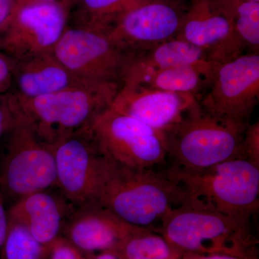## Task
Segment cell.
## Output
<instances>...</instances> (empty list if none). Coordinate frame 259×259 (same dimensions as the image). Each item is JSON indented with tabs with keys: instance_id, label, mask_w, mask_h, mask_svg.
Returning <instances> with one entry per match:
<instances>
[{
	"instance_id": "9c48e42d",
	"label": "cell",
	"mask_w": 259,
	"mask_h": 259,
	"mask_svg": "<svg viewBox=\"0 0 259 259\" xmlns=\"http://www.w3.org/2000/svg\"><path fill=\"white\" fill-rule=\"evenodd\" d=\"M197 100L209 115L249 123L259 100V53L217 64L210 85Z\"/></svg>"
},
{
	"instance_id": "9a60e30c",
	"label": "cell",
	"mask_w": 259,
	"mask_h": 259,
	"mask_svg": "<svg viewBox=\"0 0 259 259\" xmlns=\"http://www.w3.org/2000/svg\"><path fill=\"white\" fill-rule=\"evenodd\" d=\"M195 101V97L189 94L125 83L110 107L161 131L178 122Z\"/></svg>"
},
{
	"instance_id": "52a82bcc",
	"label": "cell",
	"mask_w": 259,
	"mask_h": 259,
	"mask_svg": "<svg viewBox=\"0 0 259 259\" xmlns=\"http://www.w3.org/2000/svg\"><path fill=\"white\" fill-rule=\"evenodd\" d=\"M57 189L74 207L97 202L110 160L102 153L90 125L51 145Z\"/></svg>"
},
{
	"instance_id": "603a6c76",
	"label": "cell",
	"mask_w": 259,
	"mask_h": 259,
	"mask_svg": "<svg viewBox=\"0 0 259 259\" xmlns=\"http://www.w3.org/2000/svg\"><path fill=\"white\" fill-rule=\"evenodd\" d=\"M233 28L245 54L259 53V3L245 2L237 8Z\"/></svg>"
},
{
	"instance_id": "277c9868",
	"label": "cell",
	"mask_w": 259,
	"mask_h": 259,
	"mask_svg": "<svg viewBox=\"0 0 259 259\" xmlns=\"http://www.w3.org/2000/svg\"><path fill=\"white\" fill-rule=\"evenodd\" d=\"M121 85L91 81L58 93L24 98L9 92L8 102L49 146L87 127L110 107Z\"/></svg>"
},
{
	"instance_id": "5bb4252c",
	"label": "cell",
	"mask_w": 259,
	"mask_h": 259,
	"mask_svg": "<svg viewBox=\"0 0 259 259\" xmlns=\"http://www.w3.org/2000/svg\"><path fill=\"white\" fill-rule=\"evenodd\" d=\"M146 229L131 226L93 202L76 207L65 222L62 232L64 238L83 253H95L118 249L129 237Z\"/></svg>"
},
{
	"instance_id": "d6a6232c",
	"label": "cell",
	"mask_w": 259,
	"mask_h": 259,
	"mask_svg": "<svg viewBox=\"0 0 259 259\" xmlns=\"http://www.w3.org/2000/svg\"><path fill=\"white\" fill-rule=\"evenodd\" d=\"M93 259H125L117 249L100 252Z\"/></svg>"
},
{
	"instance_id": "ac0fdd59",
	"label": "cell",
	"mask_w": 259,
	"mask_h": 259,
	"mask_svg": "<svg viewBox=\"0 0 259 259\" xmlns=\"http://www.w3.org/2000/svg\"><path fill=\"white\" fill-rule=\"evenodd\" d=\"M216 66L217 64L208 62L151 70L125 76L122 83H137L171 93L189 94L197 100L210 85Z\"/></svg>"
},
{
	"instance_id": "44dd1931",
	"label": "cell",
	"mask_w": 259,
	"mask_h": 259,
	"mask_svg": "<svg viewBox=\"0 0 259 259\" xmlns=\"http://www.w3.org/2000/svg\"><path fill=\"white\" fill-rule=\"evenodd\" d=\"M125 259H182V253L149 229L129 237L117 249Z\"/></svg>"
},
{
	"instance_id": "3957f363",
	"label": "cell",
	"mask_w": 259,
	"mask_h": 259,
	"mask_svg": "<svg viewBox=\"0 0 259 259\" xmlns=\"http://www.w3.org/2000/svg\"><path fill=\"white\" fill-rule=\"evenodd\" d=\"M249 124L209 115L196 100L178 122L160 131L168 166L199 170L237 158L245 159L243 141Z\"/></svg>"
},
{
	"instance_id": "d6986e66",
	"label": "cell",
	"mask_w": 259,
	"mask_h": 259,
	"mask_svg": "<svg viewBox=\"0 0 259 259\" xmlns=\"http://www.w3.org/2000/svg\"><path fill=\"white\" fill-rule=\"evenodd\" d=\"M125 55L121 81L125 76L144 71L210 62L205 51L178 38Z\"/></svg>"
},
{
	"instance_id": "f1b7e54d",
	"label": "cell",
	"mask_w": 259,
	"mask_h": 259,
	"mask_svg": "<svg viewBox=\"0 0 259 259\" xmlns=\"http://www.w3.org/2000/svg\"><path fill=\"white\" fill-rule=\"evenodd\" d=\"M5 204L0 192V259H4V246L8 229V214Z\"/></svg>"
},
{
	"instance_id": "83f0119b",
	"label": "cell",
	"mask_w": 259,
	"mask_h": 259,
	"mask_svg": "<svg viewBox=\"0 0 259 259\" xmlns=\"http://www.w3.org/2000/svg\"><path fill=\"white\" fill-rule=\"evenodd\" d=\"M17 0H0V33L5 30L14 15Z\"/></svg>"
},
{
	"instance_id": "cb8c5ba5",
	"label": "cell",
	"mask_w": 259,
	"mask_h": 259,
	"mask_svg": "<svg viewBox=\"0 0 259 259\" xmlns=\"http://www.w3.org/2000/svg\"><path fill=\"white\" fill-rule=\"evenodd\" d=\"M243 152L247 161L259 168V122L249 124L243 141Z\"/></svg>"
},
{
	"instance_id": "d4e9b609",
	"label": "cell",
	"mask_w": 259,
	"mask_h": 259,
	"mask_svg": "<svg viewBox=\"0 0 259 259\" xmlns=\"http://www.w3.org/2000/svg\"><path fill=\"white\" fill-rule=\"evenodd\" d=\"M83 251L74 246L64 237H59L49 248L50 259H88Z\"/></svg>"
},
{
	"instance_id": "1f68e13d",
	"label": "cell",
	"mask_w": 259,
	"mask_h": 259,
	"mask_svg": "<svg viewBox=\"0 0 259 259\" xmlns=\"http://www.w3.org/2000/svg\"><path fill=\"white\" fill-rule=\"evenodd\" d=\"M63 0H17L16 11L20 8H23L25 6H30V5L51 4V3H59Z\"/></svg>"
},
{
	"instance_id": "2e32d148",
	"label": "cell",
	"mask_w": 259,
	"mask_h": 259,
	"mask_svg": "<svg viewBox=\"0 0 259 259\" xmlns=\"http://www.w3.org/2000/svg\"><path fill=\"white\" fill-rule=\"evenodd\" d=\"M76 208L58 189H50L28 194L12 204L8 219L26 227L35 239L49 249Z\"/></svg>"
},
{
	"instance_id": "836d02e7",
	"label": "cell",
	"mask_w": 259,
	"mask_h": 259,
	"mask_svg": "<svg viewBox=\"0 0 259 259\" xmlns=\"http://www.w3.org/2000/svg\"><path fill=\"white\" fill-rule=\"evenodd\" d=\"M193 1H194V0H193ZM207 1H209V0H207Z\"/></svg>"
},
{
	"instance_id": "4fadbf2b",
	"label": "cell",
	"mask_w": 259,
	"mask_h": 259,
	"mask_svg": "<svg viewBox=\"0 0 259 259\" xmlns=\"http://www.w3.org/2000/svg\"><path fill=\"white\" fill-rule=\"evenodd\" d=\"M233 21L206 0H192L176 38L202 49L211 63L223 64L245 54Z\"/></svg>"
},
{
	"instance_id": "8fae6325",
	"label": "cell",
	"mask_w": 259,
	"mask_h": 259,
	"mask_svg": "<svg viewBox=\"0 0 259 259\" xmlns=\"http://www.w3.org/2000/svg\"><path fill=\"white\" fill-rule=\"evenodd\" d=\"M69 0L19 8L0 33V49L11 61L53 53L68 26Z\"/></svg>"
},
{
	"instance_id": "ba28073f",
	"label": "cell",
	"mask_w": 259,
	"mask_h": 259,
	"mask_svg": "<svg viewBox=\"0 0 259 259\" xmlns=\"http://www.w3.org/2000/svg\"><path fill=\"white\" fill-rule=\"evenodd\" d=\"M90 128L102 153L115 163L147 169L166 165L161 132L134 117L108 107L95 116Z\"/></svg>"
},
{
	"instance_id": "30bf717a",
	"label": "cell",
	"mask_w": 259,
	"mask_h": 259,
	"mask_svg": "<svg viewBox=\"0 0 259 259\" xmlns=\"http://www.w3.org/2000/svg\"><path fill=\"white\" fill-rule=\"evenodd\" d=\"M53 54L70 72L81 79L122 85L121 74L125 53L105 32L68 25Z\"/></svg>"
},
{
	"instance_id": "7c38bea8",
	"label": "cell",
	"mask_w": 259,
	"mask_h": 259,
	"mask_svg": "<svg viewBox=\"0 0 259 259\" xmlns=\"http://www.w3.org/2000/svg\"><path fill=\"white\" fill-rule=\"evenodd\" d=\"M187 11L175 0H155L122 15L107 35L125 54L146 50L176 38Z\"/></svg>"
},
{
	"instance_id": "4dcf8cb0",
	"label": "cell",
	"mask_w": 259,
	"mask_h": 259,
	"mask_svg": "<svg viewBox=\"0 0 259 259\" xmlns=\"http://www.w3.org/2000/svg\"><path fill=\"white\" fill-rule=\"evenodd\" d=\"M182 259H257L245 258L228 254H197V253H185Z\"/></svg>"
},
{
	"instance_id": "7402d4cb",
	"label": "cell",
	"mask_w": 259,
	"mask_h": 259,
	"mask_svg": "<svg viewBox=\"0 0 259 259\" xmlns=\"http://www.w3.org/2000/svg\"><path fill=\"white\" fill-rule=\"evenodd\" d=\"M49 249L35 239L26 227L8 219L4 259H44Z\"/></svg>"
},
{
	"instance_id": "ffe728a7",
	"label": "cell",
	"mask_w": 259,
	"mask_h": 259,
	"mask_svg": "<svg viewBox=\"0 0 259 259\" xmlns=\"http://www.w3.org/2000/svg\"><path fill=\"white\" fill-rule=\"evenodd\" d=\"M155 0H69L68 25L107 34L122 15Z\"/></svg>"
},
{
	"instance_id": "6da1fadb",
	"label": "cell",
	"mask_w": 259,
	"mask_h": 259,
	"mask_svg": "<svg viewBox=\"0 0 259 259\" xmlns=\"http://www.w3.org/2000/svg\"><path fill=\"white\" fill-rule=\"evenodd\" d=\"M97 202L131 226L158 231L163 218L184 205L185 197L165 173L130 168L110 160Z\"/></svg>"
},
{
	"instance_id": "f546056e",
	"label": "cell",
	"mask_w": 259,
	"mask_h": 259,
	"mask_svg": "<svg viewBox=\"0 0 259 259\" xmlns=\"http://www.w3.org/2000/svg\"><path fill=\"white\" fill-rule=\"evenodd\" d=\"M10 113L5 95L0 96V142L7 127L9 125Z\"/></svg>"
},
{
	"instance_id": "7a4b0ae2",
	"label": "cell",
	"mask_w": 259,
	"mask_h": 259,
	"mask_svg": "<svg viewBox=\"0 0 259 259\" xmlns=\"http://www.w3.org/2000/svg\"><path fill=\"white\" fill-rule=\"evenodd\" d=\"M165 175L177 184L184 205L253 219L259 209V168L243 158L199 170L168 166Z\"/></svg>"
},
{
	"instance_id": "e0dca14e",
	"label": "cell",
	"mask_w": 259,
	"mask_h": 259,
	"mask_svg": "<svg viewBox=\"0 0 259 259\" xmlns=\"http://www.w3.org/2000/svg\"><path fill=\"white\" fill-rule=\"evenodd\" d=\"M12 63L13 85L10 92L24 98L44 96L91 82L70 72L53 53Z\"/></svg>"
},
{
	"instance_id": "8992f818",
	"label": "cell",
	"mask_w": 259,
	"mask_h": 259,
	"mask_svg": "<svg viewBox=\"0 0 259 259\" xmlns=\"http://www.w3.org/2000/svg\"><path fill=\"white\" fill-rule=\"evenodd\" d=\"M9 125L4 139L0 164V192L11 205L39 191L57 189L55 159L51 146L42 142L33 130L10 106Z\"/></svg>"
},
{
	"instance_id": "4316f807",
	"label": "cell",
	"mask_w": 259,
	"mask_h": 259,
	"mask_svg": "<svg viewBox=\"0 0 259 259\" xmlns=\"http://www.w3.org/2000/svg\"><path fill=\"white\" fill-rule=\"evenodd\" d=\"M207 2L218 11L234 20L237 8L240 5L245 2L259 3V0H209Z\"/></svg>"
},
{
	"instance_id": "484cf974",
	"label": "cell",
	"mask_w": 259,
	"mask_h": 259,
	"mask_svg": "<svg viewBox=\"0 0 259 259\" xmlns=\"http://www.w3.org/2000/svg\"><path fill=\"white\" fill-rule=\"evenodd\" d=\"M13 63L0 49V96L11 91Z\"/></svg>"
},
{
	"instance_id": "5b68a950",
	"label": "cell",
	"mask_w": 259,
	"mask_h": 259,
	"mask_svg": "<svg viewBox=\"0 0 259 259\" xmlns=\"http://www.w3.org/2000/svg\"><path fill=\"white\" fill-rule=\"evenodd\" d=\"M158 232L182 254H228L256 258L252 219L182 205L168 213Z\"/></svg>"
}]
</instances>
